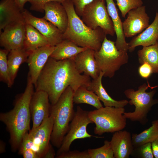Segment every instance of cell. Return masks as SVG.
Here are the masks:
<instances>
[{"label": "cell", "mask_w": 158, "mask_h": 158, "mask_svg": "<svg viewBox=\"0 0 158 158\" xmlns=\"http://www.w3.org/2000/svg\"><path fill=\"white\" fill-rule=\"evenodd\" d=\"M91 81L90 77L78 72L73 59L57 60L50 57L35 86L36 91L46 92L53 105L68 86L75 92L81 86L87 87Z\"/></svg>", "instance_id": "6da1fadb"}, {"label": "cell", "mask_w": 158, "mask_h": 158, "mask_svg": "<svg viewBox=\"0 0 158 158\" xmlns=\"http://www.w3.org/2000/svg\"><path fill=\"white\" fill-rule=\"evenodd\" d=\"M33 85L28 75L25 89L17 99L13 108L0 114V120L9 133L11 148L13 152L18 150L23 137L30 130V104L34 92Z\"/></svg>", "instance_id": "7a4b0ae2"}, {"label": "cell", "mask_w": 158, "mask_h": 158, "mask_svg": "<svg viewBox=\"0 0 158 158\" xmlns=\"http://www.w3.org/2000/svg\"><path fill=\"white\" fill-rule=\"evenodd\" d=\"M62 4L68 16L63 39L70 40L80 47L99 50L107 35L103 30L100 28L93 30L86 25L76 13L72 0H66Z\"/></svg>", "instance_id": "3957f363"}, {"label": "cell", "mask_w": 158, "mask_h": 158, "mask_svg": "<svg viewBox=\"0 0 158 158\" xmlns=\"http://www.w3.org/2000/svg\"><path fill=\"white\" fill-rule=\"evenodd\" d=\"M74 91L69 86L61 95L57 102L51 106L50 116L53 120L50 141L58 149L68 132L75 111L73 109Z\"/></svg>", "instance_id": "277c9868"}, {"label": "cell", "mask_w": 158, "mask_h": 158, "mask_svg": "<svg viewBox=\"0 0 158 158\" xmlns=\"http://www.w3.org/2000/svg\"><path fill=\"white\" fill-rule=\"evenodd\" d=\"M95 56L103 77L112 78L121 67L128 60L127 51L118 50L115 42L108 40L106 36L100 49L95 51Z\"/></svg>", "instance_id": "5b68a950"}, {"label": "cell", "mask_w": 158, "mask_h": 158, "mask_svg": "<svg viewBox=\"0 0 158 158\" xmlns=\"http://www.w3.org/2000/svg\"><path fill=\"white\" fill-rule=\"evenodd\" d=\"M124 107L105 106L88 111V116L95 126L94 132L101 135L106 133H114L126 127V118Z\"/></svg>", "instance_id": "8992f818"}, {"label": "cell", "mask_w": 158, "mask_h": 158, "mask_svg": "<svg viewBox=\"0 0 158 158\" xmlns=\"http://www.w3.org/2000/svg\"><path fill=\"white\" fill-rule=\"evenodd\" d=\"M150 87L148 84L145 83L139 87L136 90L128 89L124 91L125 96L130 99L129 103L135 107L133 112L124 113L126 118L133 121H138L142 125H145L148 122V113L152 106L158 103L157 100L153 98L155 90L146 92Z\"/></svg>", "instance_id": "52a82bcc"}, {"label": "cell", "mask_w": 158, "mask_h": 158, "mask_svg": "<svg viewBox=\"0 0 158 158\" xmlns=\"http://www.w3.org/2000/svg\"><path fill=\"white\" fill-rule=\"evenodd\" d=\"M82 20L88 27L95 30L101 28L105 34L113 36L115 32L108 13L105 0H94L84 8Z\"/></svg>", "instance_id": "ba28073f"}, {"label": "cell", "mask_w": 158, "mask_h": 158, "mask_svg": "<svg viewBox=\"0 0 158 158\" xmlns=\"http://www.w3.org/2000/svg\"><path fill=\"white\" fill-rule=\"evenodd\" d=\"M92 123L93 122L89 116L88 111L83 110L79 106H77L70 123L68 131L57 152L56 156L69 150L72 142L76 139L92 137L102 138L92 135L87 132V126Z\"/></svg>", "instance_id": "9c48e42d"}, {"label": "cell", "mask_w": 158, "mask_h": 158, "mask_svg": "<svg viewBox=\"0 0 158 158\" xmlns=\"http://www.w3.org/2000/svg\"><path fill=\"white\" fill-rule=\"evenodd\" d=\"M25 22L37 29L47 39L51 46H55L63 40V33L57 27L43 18H39L28 10L22 11Z\"/></svg>", "instance_id": "30bf717a"}, {"label": "cell", "mask_w": 158, "mask_h": 158, "mask_svg": "<svg viewBox=\"0 0 158 158\" xmlns=\"http://www.w3.org/2000/svg\"><path fill=\"white\" fill-rule=\"evenodd\" d=\"M149 20L145 6L130 11L127 18L122 22L125 37H132L141 33L149 26Z\"/></svg>", "instance_id": "8fae6325"}, {"label": "cell", "mask_w": 158, "mask_h": 158, "mask_svg": "<svg viewBox=\"0 0 158 158\" xmlns=\"http://www.w3.org/2000/svg\"><path fill=\"white\" fill-rule=\"evenodd\" d=\"M53 126V118L50 116L38 127L29 131L32 140L33 150L39 158H44L49 148Z\"/></svg>", "instance_id": "7c38bea8"}, {"label": "cell", "mask_w": 158, "mask_h": 158, "mask_svg": "<svg viewBox=\"0 0 158 158\" xmlns=\"http://www.w3.org/2000/svg\"><path fill=\"white\" fill-rule=\"evenodd\" d=\"M0 33L1 47L10 51L24 47L25 37V22L21 21L7 26Z\"/></svg>", "instance_id": "4fadbf2b"}, {"label": "cell", "mask_w": 158, "mask_h": 158, "mask_svg": "<svg viewBox=\"0 0 158 158\" xmlns=\"http://www.w3.org/2000/svg\"><path fill=\"white\" fill-rule=\"evenodd\" d=\"M47 94L42 90L36 91L32 96L30 104L33 130L38 127L50 116L51 106Z\"/></svg>", "instance_id": "5bb4252c"}, {"label": "cell", "mask_w": 158, "mask_h": 158, "mask_svg": "<svg viewBox=\"0 0 158 158\" xmlns=\"http://www.w3.org/2000/svg\"><path fill=\"white\" fill-rule=\"evenodd\" d=\"M55 47V46H48L39 48L30 53L27 61L29 68L28 75L35 86Z\"/></svg>", "instance_id": "9a60e30c"}, {"label": "cell", "mask_w": 158, "mask_h": 158, "mask_svg": "<svg viewBox=\"0 0 158 158\" xmlns=\"http://www.w3.org/2000/svg\"><path fill=\"white\" fill-rule=\"evenodd\" d=\"M95 51L87 48L73 59L76 69L80 74L95 79L99 76L100 71L95 56Z\"/></svg>", "instance_id": "2e32d148"}, {"label": "cell", "mask_w": 158, "mask_h": 158, "mask_svg": "<svg viewBox=\"0 0 158 158\" xmlns=\"http://www.w3.org/2000/svg\"><path fill=\"white\" fill-rule=\"evenodd\" d=\"M110 142L114 158H128L132 154L134 147L129 132L126 130L115 132Z\"/></svg>", "instance_id": "e0dca14e"}, {"label": "cell", "mask_w": 158, "mask_h": 158, "mask_svg": "<svg viewBox=\"0 0 158 158\" xmlns=\"http://www.w3.org/2000/svg\"><path fill=\"white\" fill-rule=\"evenodd\" d=\"M44 10L45 15L43 18L53 24L63 33L67 26L68 16L62 3L49 2L45 5Z\"/></svg>", "instance_id": "ac0fdd59"}, {"label": "cell", "mask_w": 158, "mask_h": 158, "mask_svg": "<svg viewBox=\"0 0 158 158\" xmlns=\"http://www.w3.org/2000/svg\"><path fill=\"white\" fill-rule=\"evenodd\" d=\"M22 11L14 0H1L0 2V33L11 24L24 21Z\"/></svg>", "instance_id": "d6986e66"}, {"label": "cell", "mask_w": 158, "mask_h": 158, "mask_svg": "<svg viewBox=\"0 0 158 158\" xmlns=\"http://www.w3.org/2000/svg\"><path fill=\"white\" fill-rule=\"evenodd\" d=\"M158 38V10L152 22L145 30L134 36L128 43V50L131 52L137 46L146 47L154 44L157 42Z\"/></svg>", "instance_id": "ffe728a7"}, {"label": "cell", "mask_w": 158, "mask_h": 158, "mask_svg": "<svg viewBox=\"0 0 158 158\" xmlns=\"http://www.w3.org/2000/svg\"><path fill=\"white\" fill-rule=\"evenodd\" d=\"M109 15L112 21L116 35L115 45L119 50L127 51L128 43L125 40L122 26V22L119 15L117 9L113 0H105Z\"/></svg>", "instance_id": "44dd1931"}, {"label": "cell", "mask_w": 158, "mask_h": 158, "mask_svg": "<svg viewBox=\"0 0 158 158\" xmlns=\"http://www.w3.org/2000/svg\"><path fill=\"white\" fill-rule=\"evenodd\" d=\"M103 77V73L100 71L98 77L91 80L87 88L94 92L105 106L124 107L129 103V102L126 100H116L112 98L102 85V80Z\"/></svg>", "instance_id": "7402d4cb"}, {"label": "cell", "mask_w": 158, "mask_h": 158, "mask_svg": "<svg viewBox=\"0 0 158 158\" xmlns=\"http://www.w3.org/2000/svg\"><path fill=\"white\" fill-rule=\"evenodd\" d=\"M86 49L78 46L70 40L63 39L55 46L50 57L57 60L73 59Z\"/></svg>", "instance_id": "603a6c76"}, {"label": "cell", "mask_w": 158, "mask_h": 158, "mask_svg": "<svg viewBox=\"0 0 158 158\" xmlns=\"http://www.w3.org/2000/svg\"><path fill=\"white\" fill-rule=\"evenodd\" d=\"M25 37L24 47L31 51L40 47L50 46L46 38L37 29L25 23Z\"/></svg>", "instance_id": "cb8c5ba5"}, {"label": "cell", "mask_w": 158, "mask_h": 158, "mask_svg": "<svg viewBox=\"0 0 158 158\" xmlns=\"http://www.w3.org/2000/svg\"><path fill=\"white\" fill-rule=\"evenodd\" d=\"M30 53L24 47L9 51L7 57L8 63L10 77L13 83L20 66L27 61Z\"/></svg>", "instance_id": "d4e9b609"}, {"label": "cell", "mask_w": 158, "mask_h": 158, "mask_svg": "<svg viewBox=\"0 0 158 158\" xmlns=\"http://www.w3.org/2000/svg\"><path fill=\"white\" fill-rule=\"evenodd\" d=\"M73 102L74 103L76 104H87L96 109L103 107L97 95L85 86L79 87L74 92Z\"/></svg>", "instance_id": "484cf974"}, {"label": "cell", "mask_w": 158, "mask_h": 158, "mask_svg": "<svg viewBox=\"0 0 158 158\" xmlns=\"http://www.w3.org/2000/svg\"><path fill=\"white\" fill-rule=\"evenodd\" d=\"M138 61L142 64L144 62L149 63L152 67L153 73H158V44H156L143 47L138 51Z\"/></svg>", "instance_id": "4316f807"}, {"label": "cell", "mask_w": 158, "mask_h": 158, "mask_svg": "<svg viewBox=\"0 0 158 158\" xmlns=\"http://www.w3.org/2000/svg\"><path fill=\"white\" fill-rule=\"evenodd\" d=\"M132 138L134 148L147 143L152 142L158 138V120L152 121L150 127L140 133L133 134Z\"/></svg>", "instance_id": "83f0119b"}, {"label": "cell", "mask_w": 158, "mask_h": 158, "mask_svg": "<svg viewBox=\"0 0 158 158\" xmlns=\"http://www.w3.org/2000/svg\"><path fill=\"white\" fill-rule=\"evenodd\" d=\"M9 51L5 49L0 50V79L6 83L8 87L13 84L11 79L8 63L7 55Z\"/></svg>", "instance_id": "f1b7e54d"}, {"label": "cell", "mask_w": 158, "mask_h": 158, "mask_svg": "<svg viewBox=\"0 0 158 158\" xmlns=\"http://www.w3.org/2000/svg\"><path fill=\"white\" fill-rule=\"evenodd\" d=\"M18 150L19 154L24 158H39L33 150L32 140L29 132L23 137Z\"/></svg>", "instance_id": "f546056e"}, {"label": "cell", "mask_w": 158, "mask_h": 158, "mask_svg": "<svg viewBox=\"0 0 158 158\" xmlns=\"http://www.w3.org/2000/svg\"><path fill=\"white\" fill-rule=\"evenodd\" d=\"M87 150L90 158H114L110 142L107 140L104 141L102 146Z\"/></svg>", "instance_id": "4dcf8cb0"}, {"label": "cell", "mask_w": 158, "mask_h": 158, "mask_svg": "<svg viewBox=\"0 0 158 158\" xmlns=\"http://www.w3.org/2000/svg\"><path fill=\"white\" fill-rule=\"evenodd\" d=\"M122 17H126L128 13L130 10L143 5L142 0H116Z\"/></svg>", "instance_id": "1f68e13d"}, {"label": "cell", "mask_w": 158, "mask_h": 158, "mask_svg": "<svg viewBox=\"0 0 158 158\" xmlns=\"http://www.w3.org/2000/svg\"><path fill=\"white\" fill-rule=\"evenodd\" d=\"M135 152L136 153L137 156L139 158H153L154 157L151 142L147 143L134 148L133 153Z\"/></svg>", "instance_id": "d6a6232c"}, {"label": "cell", "mask_w": 158, "mask_h": 158, "mask_svg": "<svg viewBox=\"0 0 158 158\" xmlns=\"http://www.w3.org/2000/svg\"><path fill=\"white\" fill-rule=\"evenodd\" d=\"M66 0H29L30 4L31 10L43 13L45 5L47 3L52 1H56L62 3Z\"/></svg>", "instance_id": "836d02e7"}, {"label": "cell", "mask_w": 158, "mask_h": 158, "mask_svg": "<svg viewBox=\"0 0 158 158\" xmlns=\"http://www.w3.org/2000/svg\"><path fill=\"white\" fill-rule=\"evenodd\" d=\"M56 157L57 158H90L87 150L80 152L69 150Z\"/></svg>", "instance_id": "e575fe53"}, {"label": "cell", "mask_w": 158, "mask_h": 158, "mask_svg": "<svg viewBox=\"0 0 158 158\" xmlns=\"http://www.w3.org/2000/svg\"><path fill=\"white\" fill-rule=\"evenodd\" d=\"M138 72L140 76L144 79H147L153 73L151 66L148 63L144 62L139 66Z\"/></svg>", "instance_id": "d590c367"}, {"label": "cell", "mask_w": 158, "mask_h": 158, "mask_svg": "<svg viewBox=\"0 0 158 158\" xmlns=\"http://www.w3.org/2000/svg\"><path fill=\"white\" fill-rule=\"evenodd\" d=\"M94 0H72L76 13L81 17L83 9L87 5Z\"/></svg>", "instance_id": "8d00e7d4"}, {"label": "cell", "mask_w": 158, "mask_h": 158, "mask_svg": "<svg viewBox=\"0 0 158 158\" xmlns=\"http://www.w3.org/2000/svg\"><path fill=\"white\" fill-rule=\"evenodd\" d=\"M153 155L155 158H158V138L152 142Z\"/></svg>", "instance_id": "74e56055"}, {"label": "cell", "mask_w": 158, "mask_h": 158, "mask_svg": "<svg viewBox=\"0 0 158 158\" xmlns=\"http://www.w3.org/2000/svg\"><path fill=\"white\" fill-rule=\"evenodd\" d=\"M56 155L54 149L50 144L49 148L46 153L44 158H54Z\"/></svg>", "instance_id": "f35d334b"}, {"label": "cell", "mask_w": 158, "mask_h": 158, "mask_svg": "<svg viewBox=\"0 0 158 158\" xmlns=\"http://www.w3.org/2000/svg\"><path fill=\"white\" fill-rule=\"evenodd\" d=\"M17 6L22 11L24 9V7L25 4L28 2L29 0H14Z\"/></svg>", "instance_id": "ab89813d"}, {"label": "cell", "mask_w": 158, "mask_h": 158, "mask_svg": "<svg viewBox=\"0 0 158 158\" xmlns=\"http://www.w3.org/2000/svg\"><path fill=\"white\" fill-rule=\"evenodd\" d=\"M0 153H2L5 151V145L4 142L2 141H0Z\"/></svg>", "instance_id": "60d3db41"}, {"label": "cell", "mask_w": 158, "mask_h": 158, "mask_svg": "<svg viewBox=\"0 0 158 158\" xmlns=\"http://www.w3.org/2000/svg\"><path fill=\"white\" fill-rule=\"evenodd\" d=\"M157 43L158 44V38L157 40Z\"/></svg>", "instance_id": "b9f144b4"}]
</instances>
